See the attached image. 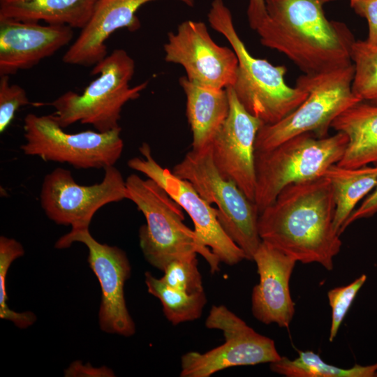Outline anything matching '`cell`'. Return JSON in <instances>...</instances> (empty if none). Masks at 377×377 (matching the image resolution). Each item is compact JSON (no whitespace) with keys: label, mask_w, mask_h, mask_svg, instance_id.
<instances>
[{"label":"cell","mask_w":377,"mask_h":377,"mask_svg":"<svg viewBox=\"0 0 377 377\" xmlns=\"http://www.w3.org/2000/svg\"><path fill=\"white\" fill-rule=\"evenodd\" d=\"M139 151L143 158L129 159L128 166L155 182L187 212L202 244L226 265H234L246 259L244 252L220 225L216 209L206 202L188 181L177 177L158 164L151 154L149 144L142 143Z\"/></svg>","instance_id":"cell-13"},{"label":"cell","mask_w":377,"mask_h":377,"mask_svg":"<svg viewBox=\"0 0 377 377\" xmlns=\"http://www.w3.org/2000/svg\"><path fill=\"white\" fill-rule=\"evenodd\" d=\"M226 89L229 113L212 142V158L220 174L234 182L254 202L255 142L263 123L245 110L231 87Z\"/></svg>","instance_id":"cell-15"},{"label":"cell","mask_w":377,"mask_h":377,"mask_svg":"<svg viewBox=\"0 0 377 377\" xmlns=\"http://www.w3.org/2000/svg\"><path fill=\"white\" fill-rule=\"evenodd\" d=\"M147 291L161 302L165 316L172 325L199 318L207 303L204 291L189 294L172 288L151 272L145 274Z\"/></svg>","instance_id":"cell-24"},{"label":"cell","mask_w":377,"mask_h":377,"mask_svg":"<svg viewBox=\"0 0 377 377\" xmlns=\"http://www.w3.org/2000/svg\"><path fill=\"white\" fill-rule=\"evenodd\" d=\"M367 281V275L362 274L347 286L334 288L327 293L332 309V320L329 341H333L355 297Z\"/></svg>","instance_id":"cell-28"},{"label":"cell","mask_w":377,"mask_h":377,"mask_svg":"<svg viewBox=\"0 0 377 377\" xmlns=\"http://www.w3.org/2000/svg\"><path fill=\"white\" fill-rule=\"evenodd\" d=\"M351 60L355 67L353 92L362 101L377 105V46L355 40Z\"/></svg>","instance_id":"cell-25"},{"label":"cell","mask_w":377,"mask_h":377,"mask_svg":"<svg viewBox=\"0 0 377 377\" xmlns=\"http://www.w3.org/2000/svg\"><path fill=\"white\" fill-rule=\"evenodd\" d=\"M331 128L348 138L344 154L337 165L348 168L377 165V105L358 102L337 116Z\"/></svg>","instance_id":"cell-20"},{"label":"cell","mask_w":377,"mask_h":377,"mask_svg":"<svg viewBox=\"0 0 377 377\" xmlns=\"http://www.w3.org/2000/svg\"><path fill=\"white\" fill-rule=\"evenodd\" d=\"M179 84L186 98V117L192 132L191 149H204L212 145L228 116V91L196 84L186 76L180 77Z\"/></svg>","instance_id":"cell-19"},{"label":"cell","mask_w":377,"mask_h":377,"mask_svg":"<svg viewBox=\"0 0 377 377\" xmlns=\"http://www.w3.org/2000/svg\"><path fill=\"white\" fill-rule=\"evenodd\" d=\"M165 61L181 65L187 79L214 89L232 87L238 66L232 48L216 44L202 22L186 20L169 32L164 44Z\"/></svg>","instance_id":"cell-14"},{"label":"cell","mask_w":377,"mask_h":377,"mask_svg":"<svg viewBox=\"0 0 377 377\" xmlns=\"http://www.w3.org/2000/svg\"><path fill=\"white\" fill-rule=\"evenodd\" d=\"M23 128L26 142L20 149L25 155L66 163L77 169L114 165L123 151L121 127L108 132L88 130L69 133L52 114L29 113L24 118Z\"/></svg>","instance_id":"cell-9"},{"label":"cell","mask_w":377,"mask_h":377,"mask_svg":"<svg viewBox=\"0 0 377 377\" xmlns=\"http://www.w3.org/2000/svg\"><path fill=\"white\" fill-rule=\"evenodd\" d=\"M96 0H0V18L82 29Z\"/></svg>","instance_id":"cell-21"},{"label":"cell","mask_w":377,"mask_h":377,"mask_svg":"<svg viewBox=\"0 0 377 377\" xmlns=\"http://www.w3.org/2000/svg\"><path fill=\"white\" fill-rule=\"evenodd\" d=\"M205 326L223 334V344L203 353L191 351L181 357V377H209L232 367L272 363L281 357L274 341L258 334L224 305H213Z\"/></svg>","instance_id":"cell-10"},{"label":"cell","mask_w":377,"mask_h":377,"mask_svg":"<svg viewBox=\"0 0 377 377\" xmlns=\"http://www.w3.org/2000/svg\"><path fill=\"white\" fill-rule=\"evenodd\" d=\"M266 17L265 0H249L247 17L250 27L256 30Z\"/></svg>","instance_id":"cell-33"},{"label":"cell","mask_w":377,"mask_h":377,"mask_svg":"<svg viewBox=\"0 0 377 377\" xmlns=\"http://www.w3.org/2000/svg\"><path fill=\"white\" fill-rule=\"evenodd\" d=\"M103 180L90 186L78 184L70 170L57 168L43 181L40 202L46 216L58 225L89 228L95 213L111 202L128 200L126 180L114 165L104 168Z\"/></svg>","instance_id":"cell-11"},{"label":"cell","mask_w":377,"mask_h":377,"mask_svg":"<svg viewBox=\"0 0 377 377\" xmlns=\"http://www.w3.org/2000/svg\"><path fill=\"white\" fill-rule=\"evenodd\" d=\"M253 260L260 277L251 295L253 316L264 324L288 328L295 313L289 283L297 260L263 241Z\"/></svg>","instance_id":"cell-18"},{"label":"cell","mask_w":377,"mask_h":377,"mask_svg":"<svg viewBox=\"0 0 377 377\" xmlns=\"http://www.w3.org/2000/svg\"><path fill=\"white\" fill-rule=\"evenodd\" d=\"M156 0H96L91 17L62 57L65 64L94 66L108 56L105 41L120 29L137 31L140 22L137 11ZM192 7L194 0H178Z\"/></svg>","instance_id":"cell-17"},{"label":"cell","mask_w":377,"mask_h":377,"mask_svg":"<svg viewBox=\"0 0 377 377\" xmlns=\"http://www.w3.org/2000/svg\"><path fill=\"white\" fill-rule=\"evenodd\" d=\"M350 6L367 22L368 36L365 41L371 45L377 46V0H355Z\"/></svg>","instance_id":"cell-30"},{"label":"cell","mask_w":377,"mask_h":377,"mask_svg":"<svg viewBox=\"0 0 377 377\" xmlns=\"http://www.w3.org/2000/svg\"><path fill=\"white\" fill-rule=\"evenodd\" d=\"M29 103L22 87L10 84L9 75H0V133L10 126L18 109Z\"/></svg>","instance_id":"cell-29"},{"label":"cell","mask_w":377,"mask_h":377,"mask_svg":"<svg viewBox=\"0 0 377 377\" xmlns=\"http://www.w3.org/2000/svg\"><path fill=\"white\" fill-rule=\"evenodd\" d=\"M81 242L88 249L87 261L101 288L102 300L98 313L99 325L103 332L131 337L135 325L129 314L124 287L131 276V267L126 253L115 246L96 241L89 228H71L56 242L57 249L70 247Z\"/></svg>","instance_id":"cell-12"},{"label":"cell","mask_w":377,"mask_h":377,"mask_svg":"<svg viewBox=\"0 0 377 377\" xmlns=\"http://www.w3.org/2000/svg\"><path fill=\"white\" fill-rule=\"evenodd\" d=\"M128 200L140 211L146 224L139 229L140 246L147 261L163 272L170 263L201 255L212 274L219 270L218 258L204 246L194 230L184 223L183 209L153 180L135 174L126 179Z\"/></svg>","instance_id":"cell-4"},{"label":"cell","mask_w":377,"mask_h":377,"mask_svg":"<svg viewBox=\"0 0 377 377\" xmlns=\"http://www.w3.org/2000/svg\"><path fill=\"white\" fill-rule=\"evenodd\" d=\"M73 37V28L67 25L0 18V75L33 68Z\"/></svg>","instance_id":"cell-16"},{"label":"cell","mask_w":377,"mask_h":377,"mask_svg":"<svg viewBox=\"0 0 377 377\" xmlns=\"http://www.w3.org/2000/svg\"><path fill=\"white\" fill-rule=\"evenodd\" d=\"M355 0H350V4L353 3Z\"/></svg>","instance_id":"cell-34"},{"label":"cell","mask_w":377,"mask_h":377,"mask_svg":"<svg viewBox=\"0 0 377 377\" xmlns=\"http://www.w3.org/2000/svg\"><path fill=\"white\" fill-rule=\"evenodd\" d=\"M135 72V62L123 49H115L93 66L91 74L98 75L79 94L68 91L52 102L36 103L55 109L52 114L63 128L80 122L90 124L99 132H108L119 126L123 106L138 98L148 84L145 81L129 85Z\"/></svg>","instance_id":"cell-5"},{"label":"cell","mask_w":377,"mask_h":377,"mask_svg":"<svg viewBox=\"0 0 377 377\" xmlns=\"http://www.w3.org/2000/svg\"><path fill=\"white\" fill-rule=\"evenodd\" d=\"M161 280L168 286L189 293L204 291L197 258L170 263L163 270Z\"/></svg>","instance_id":"cell-27"},{"label":"cell","mask_w":377,"mask_h":377,"mask_svg":"<svg viewBox=\"0 0 377 377\" xmlns=\"http://www.w3.org/2000/svg\"><path fill=\"white\" fill-rule=\"evenodd\" d=\"M65 377H113V371L107 367H94L89 363L85 364L80 361H75L64 370Z\"/></svg>","instance_id":"cell-31"},{"label":"cell","mask_w":377,"mask_h":377,"mask_svg":"<svg viewBox=\"0 0 377 377\" xmlns=\"http://www.w3.org/2000/svg\"><path fill=\"white\" fill-rule=\"evenodd\" d=\"M354 73L352 64L330 72L300 75L296 85L306 91L307 98L279 121L260 127L256 139V150L273 148L304 133H312L318 138L328 136L334 119L362 101L352 90Z\"/></svg>","instance_id":"cell-7"},{"label":"cell","mask_w":377,"mask_h":377,"mask_svg":"<svg viewBox=\"0 0 377 377\" xmlns=\"http://www.w3.org/2000/svg\"><path fill=\"white\" fill-rule=\"evenodd\" d=\"M207 17L212 28L227 39L237 57L236 79L231 88L248 112L263 124H272L305 101L306 91L286 84L285 66H274L251 54L237 34L231 12L223 0H213Z\"/></svg>","instance_id":"cell-3"},{"label":"cell","mask_w":377,"mask_h":377,"mask_svg":"<svg viewBox=\"0 0 377 377\" xmlns=\"http://www.w3.org/2000/svg\"><path fill=\"white\" fill-rule=\"evenodd\" d=\"M377 213V185L361 205L352 212L340 230L341 235L354 221L369 218Z\"/></svg>","instance_id":"cell-32"},{"label":"cell","mask_w":377,"mask_h":377,"mask_svg":"<svg viewBox=\"0 0 377 377\" xmlns=\"http://www.w3.org/2000/svg\"><path fill=\"white\" fill-rule=\"evenodd\" d=\"M172 173L188 181L209 205L216 206V215L228 236L244 252L253 257L262 240L258 232L259 212L237 185L224 178L212 158V146L191 149L175 165Z\"/></svg>","instance_id":"cell-8"},{"label":"cell","mask_w":377,"mask_h":377,"mask_svg":"<svg viewBox=\"0 0 377 377\" xmlns=\"http://www.w3.org/2000/svg\"><path fill=\"white\" fill-rule=\"evenodd\" d=\"M347 143L348 138L341 132L325 138L304 133L273 148L256 150L254 202L259 213L286 186L323 176L341 160Z\"/></svg>","instance_id":"cell-6"},{"label":"cell","mask_w":377,"mask_h":377,"mask_svg":"<svg viewBox=\"0 0 377 377\" xmlns=\"http://www.w3.org/2000/svg\"><path fill=\"white\" fill-rule=\"evenodd\" d=\"M24 254V249L18 241L5 236L0 237V318L13 322L20 329H26L33 325L36 316L31 311L18 313L9 308L6 278L12 263Z\"/></svg>","instance_id":"cell-26"},{"label":"cell","mask_w":377,"mask_h":377,"mask_svg":"<svg viewBox=\"0 0 377 377\" xmlns=\"http://www.w3.org/2000/svg\"><path fill=\"white\" fill-rule=\"evenodd\" d=\"M332 187L335 202L333 226L340 235L343 225L357 204L377 185V165L348 168L331 165L323 175Z\"/></svg>","instance_id":"cell-22"},{"label":"cell","mask_w":377,"mask_h":377,"mask_svg":"<svg viewBox=\"0 0 377 377\" xmlns=\"http://www.w3.org/2000/svg\"><path fill=\"white\" fill-rule=\"evenodd\" d=\"M375 377H377V372H376V375H375Z\"/></svg>","instance_id":"cell-35"},{"label":"cell","mask_w":377,"mask_h":377,"mask_svg":"<svg viewBox=\"0 0 377 377\" xmlns=\"http://www.w3.org/2000/svg\"><path fill=\"white\" fill-rule=\"evenodd\" d=\"M334 210L327 177L291 184L260 213V237L297 262L332 270L342 244L333 226Z\"/></svg>","instance_id":"cell-1"},{"label":"cell","mask_w":377,"mask_h":377,"mask_svg":"<svg viewBox=\"0 0 377 377\" xmlns=\"http://www.w3.org/2000/svg\"><path fill=\"white\" fill-rule=\"evenodd\" d=\"M331 0H265L266 17L255 30L260 43L286 55L304 74H317L353 64L355 37L341 22L329 20Z\"/></svg>","instance_id":"cell-2"},{"label":"cell","mask_w":377,"mask_h":377,"mask_svg":"<svg viewBox=\"0 0 377 377\" xmlns=\"http://www.w3.org/2000/svg\"><path fill=\"white\" fill-rule=\"evenodd\" d=\"M295 360L281 357L270 363V369L287 377H375L377 362L362 366L355 364L349 369H343L324 362L313 351H299Z\"/></svg>","instance_id":"cell-23"}]
</instances>
